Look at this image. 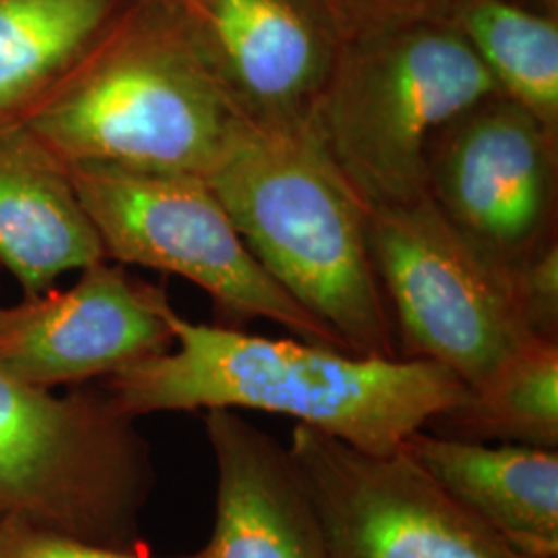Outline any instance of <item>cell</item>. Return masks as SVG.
<instances>
[{
  "instance_id": "1",
  "label": "cell",
  "mask_w": 558,
  "mask_h": 558,
  "mask_svg": "<svg viewBox=\"0 0 558 558\" xmlns=\"http://www.w3.org/2000/svg\"><path fill=\"white\" fill-rule=\"evenodd\" d=\"M172 348L110 375L126 416L193 410H259L299 420L360 451L396 453L414 433L456 412L470 389L420 359H371L304 339H271L201 325L170 306Z\"/></svg>"
},
{
  "instance_id": "2",
  "label": "cell",
  "mask_w": 558,
  "mask_h": 558,
  "mask_svg": "<svg viewBox=\"0 0 558 558\" xmlns=\"http://www.w3.org/2000/svg\"><path fill=\"white\" fill-rule=\"evenodd\" d=\"M11 119L62 168L205 179L244 120L179 13L131 0L59 81Z\"/></svg>"
},
{
  "instance_id": "3",
  "label": "cell",
  "mask_w": 558,
  "mask_h": 558,
  "mask_svg": "<svg viewBox=\"0 0 558 558\" xmlns=\"http://www.w3.org/2000/svg\"><path fill=\"white\" fill-rule=\"evenodd\" d=\"M205 180L265 271L350 354L403 359L368 253L366 205L311 122L244 120Z\"/></svg>"
},
{
  "instance_id": "4",
  "label": "cell",
  "mask_w": 558,
  "mask_h": 558,
  "mask_svg": "<svg viewBox=\"0 0 558 558\" xmlns=\"http://www.w3.org/2000/svg\"><path fill=\"white\" fill-rule=\"evenodd\" d=\"M500 94L451 20L350 27L311 129L366 207L426 193V149L449 120Z\"/></svg>"
},
{
  "instance_id": "5",
  "label": "cell",
  "mask_w": 558,
  "mask_h": 558,
  "mask_svg": "<svg viewBox=\"0 0 558 558\" xmlns=\"http://www.w3.org/2000/svg\"><path fill=\"white\" fill-rule=\"evenodd\" d=\"M366 239L403 359L437 362L474 391L538 339L518 267L468 239L426 193L366 207Z\"/></svg>"
},
{
  "instance_id": "6",
  "label": "cell",
  "mask_w": 558,
  "mask_h": 558,
  "mask_svg": "<svg viewBox=\"0 0 558 558\" xmlns=\"http://www.w3.org/2000/svg\"><path fill=\"white\" fill-rule=\"evenodd\" d=\"M149 478L112 399L54 398L0 373V519L126 550Z\"/></svg>"
},
{
  "instance_id": "7",
  "label": "cell",
  "mask_w": 558,
  "mask_h": 558,
  "mask_svg": "<svg viewBox=\"0 0 558 558\" xmlns=\"http://www.w3.org/2000/svg\"><path fill=\"white\" fill-rule=\"evenodd\" d=\"M106 259L193 281L232 319H267L304 341L343 350L251 253L209 182L104 166L64 168Z\"/></svg>"
},
{
  "instance_id": "8",
  "label": "cell",
  "mask_w": 558,
  "mask_h": 558,
  "mask_svg": "<svg viewBox=\"0 0 558 558\" xmlns=\"http://www.w3.org/2000/svg\"><path fill=\"white\" fill-rule=\"evenodd\" d=\"M286 451L327 558H527L401 449L377 456L299 424Z\"/></svg>"
},
{
  "instance_id": "9",
  "label": "cell",
  "mask_w": 558,
  "mask_h": 558,
  "mask_svg": "<svg viewBox=\"0 0 558 558\" xmlns=\"http://www.w3.org/2000/svg\"><path fill=\"white\" fill-rule=\"evenodd\" d=\"M426 195L468 239L518 267L558 239V135L502 94L480 100L428 143Z\"/></svg>"
},
{
  "instance_id": "10",
  "label": "cell",
  "mask_w": 558,
  "mask_h": 558,
  "mask_svg": "<svg viewBox=\"0 0 558 558\" xmlns=\"http://www.w3.org/2000/svg\"><path fill=\"white\" fill-rule=\"evenodd\" d=\"M239 117L302 126L338 60L336 0H177L170 4Z\"/></svg>"
},
{
  "instance_id": "11",
  "label": "cell",
  "mask_w": 558,
  "mask_h": 558,
  "mask_svg": "<svg viewBox=\"0 0 558 558\" xmlns=\"http://www.w3.org/2000/svg\"><path fill=\"white\" fill-rule=\"evenodd\" d=\"M168 299L100 260L69 290H44L0 308V373L50 389L112 375L172 348Z\"/></svg>"
},
{
  "instance_id": "12",
  "label": "cell",
  "mask_w": 558,
  "mask_h": 558,
  "mask_svg": "<svg viewBox=\"0 0 558 558\" xmlns=\"http://www.w3.org/2000/svg\"><path fill=\"white\" fill-rule=\"evenodd\" d=\"M218 470L216 523L201 558H327L286 447L239 410H205Z\"/></svg>"
},
{
  "instance_id": "13",
  "label": "cell",
  "mask_w": 558,
  "mask_h": 558,
  "mask_svg": "<svg viewBox=\"0 0 558 558\" xmlns=\"http://www.w3.org/2000/svg\"><path fill=\"white\" fill-rule=\"evenodd\" d=\"M106 260L66 170L15 119H0V265L25 296Z\"/></svg>"
},
{
  "instance_id": "14",
  "label": "cell",
  "mask_w": 558,
  "mask_h": 558,
  "mask_svg": "<svg viewBox=\"0 0 558 558\" xmlns=\"http://www.w3.org/2000/svg\"><path fill=\"white\" fill-rule=\"evenodd\" d=\"M401 451L519 555L558 557L555 449L519 442L488 447L418 430Z\"/></svg>"
},
{
  "instance_id": "15",
  "label": "cell",
  "mask_w": 558,
  "mask_h": 558,
  "mask_svg": "<svg viewBox=\"0 0 558 558\" xmlns=\"http://www.w3.org/2000/svg\"><path fill=\"white\" fill-rule=\"evenodd\" d=\"M131 0H0V119L59 81Z\"/></svg>"
},
{
  "instance_id": "16",
  "label": "cell",
  "mask_w": 558,
  "mask_h": 558,
  "mask_svg": "<svg viewBox=\"0 0 558 558\" xmlns=\"http://www.w3.org/2000/svg\"><path fill=\"white\" fill-rule=\"evenodd\" d=\"M451 21L500 94L558 135V17L509 0H463Z\"/></svg>"
},
{
  "instance_id": "17",
  "label": "cell",
  "mask_w": 558,
  "mask_h": 558,
  "mask_svg": "<svg viewBox=\"0 0 558 558\" xmlns=\"http://www.w3.org/2000/svg\"><path fill=\"white\" fill-rule=\"evenodd\" d=\"M461 430L555 449L558 442V341L534 339L456 412ZM437 420V422H439Z\"/></svg>"
},
{
  "instance_id": "18",
  "label": "cell",
  "mask_w": 558,
  "mask_h": 558,
  "mask_svg": "<svg viewBox=\"0 0 558 558\" xmlns=\"http://www.w3.org/2000/svg\"><path fill=\"white\" fill-rule=\"evenodd\" d=\"M518 288L530 331L558 341V239L519 263Z\"/></svg>"
},
{
  "instance_id": "19",
  "label": "cell",
  "mask_w": 558,
  "mask_h": 558,
  "mask_svg": "<svg viewBox=\"0 0 558 558\" xmlns=\"http://www.w3.org/2000/svg\"><path fill=\"white\" fill-rule=\"evenodd\" d=\"M0 558H151L92 544L17 519H0ZM201 558V555L195 557Z\"/></svg>"
},
{
  "instance_id": "20",
  "label": "cell",
  "mask_w": 558,
  "mask_h": 558,
  "mask_svg": "<svg viewBox=\"0 0 558 558\" xmlns=\"http://www.w3.org/2000/svg\"><path fill=\"white\" fill-rule=\"evenodd\" d=\"M345 27L387 21L451 20L463 0H336Z\"/></svg>"
},
{
  "instance_id": "21",
  "label": "cell",
  "mask_w": 558,
  "mask_h": 558,
  "mask_svg": "<svg viewBox=\"0 0 558 558\" xmlns=\"http://www.w3.org/2000/svg\"><path fill=\"white\" fill-rule=\"evenodd\" d=\"M509 2H515L519 7H525L530 11H538L544 15L558 17V0H509Z\"/></svg>"
},
{
  "instance_id": "22",
  "label": "cell",
  "mask_w": 558,
  "mask_h": 558,
  "mask_svg": "<svg viewBox=\"0 0 558 558\" xmlns=\"http://www.w3.org/2000/svg\"><path fill=\"white\" fill-rule=\"evenodd\" d=\"M145 2H161V4H174L177 0H145Z\"/></svg>"
}]
</instances>
